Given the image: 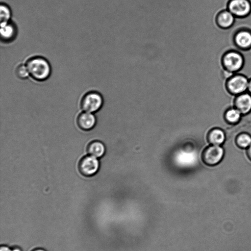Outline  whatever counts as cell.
<instances>
[{"mask_svg":"<svg viewBox=\"0 0 251 251\" xmlns=\"http://www.w3.org/2000/svg\"><path fill=\"white\" fill-rule=\"evenodd\" d=\"M26 66L29 75L36 80H45L50 75V66L49 62L42 57L30 58L27 60Z\"/></svg>","mask_w":251,"mask_h":251,"instance_id":"6da1fadb","label":"cell"},{"mask_svg":"<svg viewBox=\"0 0 251 251\" xmlns=\"http://www.w3.org/2000/svg\"><path fill=\"white\" fill-rule=\"evenodd\" d=\"M103 100L101 95L96 92H90L86 94L82 99L81 107L87 112H95L101 107Z\"/></svg>","mask_w":251,"mask_h":251,"instance_id":"7a4b0ae2","label":"cell"},{"mask_svg":"<svg viewBox=\"0 0 251 251\" xmlns=\"http://www.w3.org/2000/svg\"><path fill=\"white\" fill-rule=\"evenodd\" d=\"M222 62L224 67L230 73L239 71L244 64V58L239 52L230 51L225 54Z\"/></svg>","mask_w":251,"mask_h":251,"instance_id":"3957f363","label":"cell"},{"mask_svg":"<svg viewBox=\"0 0 251 251\" xmlns=\"http://www.w3.org/2000/svg\"><path fill=\"white\" fill-rule=\"evenodd\" d=\"M99 162L95 157L90 155L82 158L78 163L79 172L83 176H90L94 175L99 169Z\"/></svg>","mask_w":251,"mask_h":251,"instance_id":"277c9868","label":"cell"},{"mask_svg":"<svg viewBox=\"0 0 251 251\" xmlns=\"http://www.w3.org/2000/svg\"><path fill=\"white\" fill-rule=\"evenodd\" d=\"M227 8L234 16L243 17L251 12V2L249 0H230Z\"/></svg>","mask_w":251,"mask_h":251,"instance_id":"5b68a950","label":"cell"},{"mask_svg":"<svg viewBox=\"0 0 251 251\" xmlns=\"http://www.w3.org/2000/svg\"><path fill=\"white\" fill-rule=\"evenodd\" d=\"M249 80L242 75L232 76L227 81L226 85L229 91L234 94L243 93L248 87Z\"/></svg>","mask_w":251,"mask_h":251,"instance_id":"8992f818","label":"cell"},{"mask_svg":"<svg viewBox=\"0 0 251 251\" xmlns=\"http://www.w3.org/2000/svg\"><path fill=\"white\" fill-rule=\"evenodd\" d=\"M96 122L95 117L91 113L87 112L80 114L77 119L78 126L84 130H89L93 128Z\"/></svg>","mask_w":251,"mask_h":251,"instance_id":"52a82bcc","label":"cell"},{"mask_svg":"<svg viewBox=\"0 0 251 251\" xmlns=\"http://www.w3.org/2000/svg\"><path fill=\"white\" fill-rule=\"evenodd\" d=\"M234 40L240 48L248 49L251 47V32L246 30H240L236 33Z\"/></svg>","mask_w":251,"mask_h":251,"instance_id":"ba28073f","label":"cell"},{"mask_svg":"<svg viewBox=\"0 0 251 251\" xmlns=\"http://www.w3.org/2000/svg\"><path fill=\"white\" fill-rule=\"evenodd\" d=\"M234 21V15L228 10L222 11L216 18L217 24L223 28L230 27L233 24Z\"/></svg>","mask_w":251,"mask_h":251,"instance_id":"9c48e42d","label":"cell"},{"mask_svg":"<svg viewBox=\"0 0 251 251\" xmlns=\"http://www.w3.org/2000/svg\"><path fill=\"white\" fill-rule=\"evenodd\" d=\"M223 154V149L218 145H215L208 149L205 153V158L209 163L215 164L221 160Z\"/></svg>","mask_w":251,"mask_h":251,"instance_id":"30bf717a","label":"cell"},{"mask_svg":"<svg viewBox=\"0 0 251 251\" xmlns=\"http://www.w3.org/2000/svg\"><path fill=\"white\" fill-rule=\"evenodd\" d=\"M16 29L15 26L9 22L0 24L1 39L4 42L12 40L16 36Z\"/></svg>","mask_w":251,"mask_h":251,"instance_id":"8fae6325","label":"cell"},{"mask_svg":"<svg viewBox=\"0 0 251 251\" xmlns=\"http://www.w3.org/2000/svg\"><path fill=\"white\" fill-rule=\"evenodd\" d=\"M88 153L96 158L103 156L105 148L104 145L98 141H94L89 144L87 149Z\"/></svg>","mask_w":251,"mask_h":251,"instance_id":"7c38bea8","label":"cell"},{"mask_svg":"<svg viewBox=\"0 0 251 251\" xmlns=\"http://www.w3.org/2000/svg\"><path fill=\"white\" fill-rule=\"evenodd\" d=\"M238 107L243 113H246L251 109V96L248 94L240 95L236 101Z\"/></svg>","mask_w":251,"mask_h":251,"instance_id":"4fadbf2b","label":"cell"},{"mask_svg":"<svg viewBox=\"0 0 251 251\" xmlns=\"http://www.w3.org/2000/svg\"><path fill=\"white\" fill-rule=\"evenodd\" d=\"M0 24H4L9 22L11 16L10 8L5 3H1L0 6Z\"/></svg>","mask_w":251,"mask_h":251,"instance_id":"5bb4252c","label":"cell"},{"mask_svg":"<svg viewBox=\"0 0 251 251\" xmlns=\"http://www.w3.org/2000/svg\"><path fill=\"white\" fill-rule=\"evenodd\" d=\"M224 139L225 136L224 133L219 129L214 130L210 136L211 142L215 145H218L222 143Z\"/></svg>","mask_w":251,"mask_h":251,"instance_id":"9a60e30c","label":"cell"},{"mask_svg":"<svg viewBox=\"0 0 251 251\" xmlns=\"http://www.w3.org/2000/svg\"><path fill=\"white\" fill-rule=\"evenodd\" d=\"M16 76L20 79H24L26 78L29 75L26 65L23 64L19 65L15 71Z\"/></svg>","mask_w":251,"mask_h":251,"instance_id":"2e32d148","label":"cell"},{"mask_svg":"<svg viewBox=\"0 0 251 251\" xmlns=\"http://www.w3.org/2000/svg\"><path fill=\"white\" fill-rule=\"evenodd\" d=\"M240 117V112L236 109H232L228 111L227 113V119L232 122L237 121Z\"/></svg>","mask_w":251,"mask_h":251,"instance_id":"e0dca14e","label":"cell"},{"mask_svg":"<svg viewBox=\"0 0 251 251\" xmlns=\"http://www.w3.org/2000/svg\"><path fill=\"white\" fill-rule=\"evenodd\" d=\"M239 143L241 146L247 147L251 144V137L246 134L242 135L239 138Z\"/></svg>","mask_w":251,"mask_h":251,"instance_id":"ac0fdd59","label":"cell"},{"mask_svg":"<svg viewBox=\"0 0 251 251\" xmlns=\"http://www.w3.org/2000/svg\"><path fill=\"white\" fill-rule=\"evenodd\" d=\"M0 251H12L8 247L5 246H1L0 247Z\"/></svg>","mask_w":251,"mask_h":251,"instance_id":"d6986e66","label":"cell"},{"mask_svg":"<svg viewBox=\"0 0 251 251\" xmlns=\"http://www.w3.org/2000/svg\"><path fill=\"white\" fill-rule=\"evenodd\" d=\"M248 89L249 90V91L251 93V79L249 81Z\"/></svg>","mask_w":251,"mask_h":251,"instance_id":"ffe728a7","label":"cell"},{"mask_svg":"<svg viewBox=\"0 0 251 251\" xmlns=\"http://www.w3.org/2000/svg\"><path fill=\"white\" fill-rule=\"evenodd\" d=\"M32 251H45L44 250H43L42 249H35Z\"/></svg>","mask_w":251,"mask_h":251,"instance_id":"44dd1931","label":"cell"},{"mask_svg":"<svg viewBox=\"0 0 251 251\" xmlns=\"http://www.w3.org/2000/svg\"><path fill=\"white\" fill-rule=\"evenodd\" d=\"M12 251H20V250H13Z\"/></svg>","mask_w":251,"mask_h":251,"instance_id":"7402d4cb","label":"cell"},{"mask_svg":"<svg viewBox=\"0 0 251 251\" xmlns=\"http://www.w3.org/2000/svg\"><path fill=\"white\" fill-rule=\"evenodd\" d=\"M250 151H251V148H250Z\"/></svg>","mask_w":251,"mask_h":251,"instance_id":"603a6c76","label":"cell"}]
</instances>
